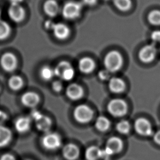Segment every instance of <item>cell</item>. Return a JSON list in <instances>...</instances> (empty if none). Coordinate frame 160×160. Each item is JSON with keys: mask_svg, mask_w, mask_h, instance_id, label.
Masks as SVG:
<instances>
[{"mask_svg": "<svg viewBox=\"0 0 160 160\" xmlns=\"http://www.w3.org/2000/svg\"><path fill=\"white\" fill-rule=\"evenodd\" d=\"M147 19L150 24L154 26H160V10L154 9L150 11Z\"/></svg>", "mask_w": 160, "mask_h": 160, "instance_id": "28", "label": "cell"}, {"mask_svg": "<svg viewBox=\"0 0 160 160\" xmlns=\"http://www.w3.org/2000/svg\"><path fill=\"white\" fill-rule=\"evenodd\" d=\"M123 63V58L120 52L112 50L105 56L104 64L106 69L114 73L121 68Z\"/></svg>", "mask_w": 160, "mask_h": 160, "instance_id": "2", "label": "cell"}, {"mask_svg": "<svg viewBox=\"0 0 160 160\" xmlns=\"http://www.w3.org/2000/svg\"><path fill=\"white\" fill-rule=\"evenodd\" d=\"M8 119V115L6 112L0 110V123L5 122Z\"/></svg>", "mask_w": 160, "mask_h": 160, "instance_id": "35", "label": "cell"}, {"mask_svg": "<svg viewBox=\"0 0 160 160\" xmlns=\"http://www.w3.org/2000/svg\"><path fill=\"white\" fill-rule=\"evenodd\" d=\"M12 139V132L5 126L0 124V148L6 147Z\"/></svg>", "mask_w": 160, "mask_h": 160, "instance_id": "19", "label": "cell"}, {"mask_svg": "<svg viewBox=\"0 0 160 160\" xmlns=\"http://www.w3.org/2000/svg\"><path fill=\"white\" fill-rule=\"evenodd\" d=\"M73 114L76 121L80 123H85L91 120L93 117V112L89 106L81 104L76 107Z\"/></svg>", "mask_w": 160, "mask_h": 160, "instance_id": "8", "label": "cell"}, {"mask_svg": "<svg viewBox=\"0 0 160 160\" xmlns=\"http://www.w3.org/2000/svg\"><path fill=\"white\" fill-rule=\"evenodd\" d=\"M82 2L69 1L65 3L62 9V14L65 19L74 20L80 17L82 10Z\"/></svg>", "mask_w": 160, "mask_h": 160, "instance_id": "1", "label": "cell"}, {"mask_svg": "<svg viewBox=\"0 0 160 160\" xmlns=\"http://www.w3.org/2000/svg\"><path fill=\"white\" fill-rule=\"evenodd\" d=\"M52 30L55 37L61 40L67 38L70 33L69 28L65 24L61 22L54 24Z\"/></svg>", "mask_w": 160, "mask_h": 160, "instance_id": "15", "label": "cell"}, {"mask_svg": "<svg viewBox=\"0 0 160 160\" xmlns=\"http://www.w3.org/2000/svg\"><path fill=\"white\" fill-rule=\"evenodd\" d=\"M108 112L114 117H122L128 112V104L124 100L115 98L111 100L107 106Z\"/></svg>", "mask_w": 160, "mask_h": 160, "instance_id": "4", "label": "cell"}, {"mask_svg": "<svg viewBox=\"0 0 160 160\" xmlns=\"http://www.w3.org/2000/svg\"><path fill=\"white\" fill-rule=\"evenodd\" d=\"M11 27L7 22L0 19V41H4L11 35Z\"/></svg>", "mask_w": 160, "mask_h": 160, "instance_id": "24", "label": "cell"}, {"mask_svg": "<svg viewBox=\"0 0 160 160\" xmlns=\"http://www.w3.org/2000/svg\"><path fill=\"white\" fill-rule=\"evenodd\" d=\"M83 90L80 85L73 83L67 87L66 95L69 99L76 101L80 99L83 95Z\"/></svg>", "mask_w": 160, "mask_h": 160, "instance_id": "16", "label": "cell"}, {"mask_svg": "<svg viewBox=\"0 0 160 160\" xmlns=\"http://www.w3.org/2000/svg\"><path fill=\"white\" fill-rule=\"evenodd\" d=\"M30 118L27 117H20L16 119L14 122V128L18 133H24L30 130L31 127Z\"/></svg>", "mask_w": 160, "mask_h": 160, "instance_id": "14", "label": "cell"}, {"mask_svg": "<svg viewBox=\"0 0 160 160\" xmlns=\"http://www.w3.org/2000/svg\"><path fill=\"white\" fill-rule=\"evenodd\" d=\"M39 101V96L37 93L33 92H26L21 97L22 104L28 108L35 107Z\"/></svg>", "mask_w": 160, "mask_h": 160, "instance_id": "13", "label": "cell"}, {"mask_svg": "<svg viewBox=\"0 0 160 160\" xmlns=\"http://www.w3.org/2000/svg\"><path fill=\"white\" fill-rule=\"evenodd\" d=\"M63 156L67 160H76L79 155V150L73 144H68L62 149Z\"/></svg>", "mask_w": 160, "mask_h": 160, "instance_id": "18", "label": "cell"}, {"mask_svg": "<svg viewBox=\"0 0 160 160\" xmlns=\"http://www.w3.org/2000/svg\"><path fill=\"white\" fill-rule=\"evenodd\" d=\"M104 1H109V0H104Z\"/></svg>", "mask_w": 160, "mask_h": 160, "instance_id": "40", "label": "cell"}, {"mask_svg": "<svg viewBox=\"0 0 160 160\" xmlns=\"http://www.w3.org/2000/svg\"><path fill=\"white\" fill-rule=\"evenodd\" d=\"M112 2L114 6L121 12H128L132 8V0H112Z\"/></svg>", "mask_w": 160, "mask_h": 160, "instance_id": "25", "label": "cell"}, {"mask_svg": "<svg viewBox=\"0 0 160 160\" xmlns=\"http://www.w3.org/2000/svg\"><path fill=\"white\" fill-rule=\"evenodd\" d=\"M0 65L4 71L13 72L17 68V58L12 52H4L0 58Z\"/></svg>", "mask_w": 160, "mask_h": 160, "instance_id": "6", "label": "cell"}, {"mask_svg": "<svg viewBox=\"0 0 160 160\" xmlns=\"http://www.w3.org/2000/svg\"><path fill=\"white\" fill-rule=\"evenodd\" d=\"M151 38L154 42H160V31H154L152 33Z\"/></svg>", "mask_w": 160, "mask_h": 160, "instance_id": "32", "label": "cell"}, {"mask_svg": "<svg viewBox=\"0 0 160 160\" xmlns=\"http://www.w3.org/2000/svg\"><path fill=\"white\" fill-rule=\"evenodd\" d=\"M134 127L137 133L142 136H150L153 133L151 123L145 118H142L136 120Z\"/></svg>", "mask_w": 160, "mask_h": 160, "instance_id": "10", "label": "cell"}, {"mask_svg": "<svg viewBox=\"0 0 160 160\" xmlns=\"http://www.w3.org/2000/svg\"><path fill=\"white\" fill-rule=\"evenodd\" d=\"M111 72L108 71L107 69H103V70H101L99 73H98V77L101 80H110L111 79L110 77V74Z\"/></svg>", "mask_w": 160, "mask_h": 160, "instance_id": "30", "label": "cell"}, {"mask_svg": "<svg viewBox=\"0 0 160 160\" xmlns=\"http://www.w3.org/2000/svg\"><path fill=\"white\" fill-rule=\"evenodd\" d=\"M39 74L41 78L43 80L49 81L55 76L54 68L48 66H45L41 69Z\"/></svg>", "mask_w": 160, "mask_h": 160, "instance_id": "27", "label": "cell"}, {"mask_svg": "<svg viewBox=\"0 0 160 160\" xmlns=\"http://www.w3.org/2000/svg\"><path fill=\"white\" fill-rule=\"evenodd\" d=\"M110 122L108 118L103 116H100L96 119L95 128L100 132H105L110 127Z\"/></svg>", "mask_w": 160, "mask_h": 160, "instance_id": "26", "label": "cell"}, {"mask_svg": "<svg viewBox=\"0 0 160 160\" xmlns=\"http://www.w3.org/2000/svg\"><path fill=\"white\" fill-rule=\"evenodd\" d=\"M0 160H16L15 157L12 154L6 153L2 155L0 158Z\"/></svg>", "mask_w": 160, "mask_h": 160, "instance_id": "33", "label": "cell"}, {"mask_svg": "<svg viewBox=\"0 0 160 160\" xmlns=\"http://www.w3.org/2000/svg\"><path fill=\"white\" fill-rule=\"evenodd\" d=\"M8 15L12 21L20 23L25 19L26 11L21 4H10L8 9Z\"/></svg>", "mask_w": 160, "mask_h": 160, "instance_id": "9", "label": "cell"}, {"mask_svg": "<svg viewBox=\"0 0 160 160\" xmlns=\"http://www.w3.org/2000/svg\"></svg>", "mask_w": 160, "mask_h": 160, "instance_id": "42", "label": "cell"}, {"mask_svg": "<svg viewBox=\"0 0 160 160\" xmlns=\"http://www.w3.org/2000/svg\"><path fill=\"white\" fill-rule=\"evenodd\" d=\"M98 1V0H82V3L83 5L92 7L96 5Z\"/></svg>", "mask_w": 160, "mask_h": 160, "instance_id": "34", "label": "cell"}, {"mask_svg": "<svg viewBox=\"0 0 160 160\" xmlns=\"http://www.w3.org/2000/svg\"><path fill=\"white\" fill-rule=\"evenodd\" d=\"M55 24V23H54V22H52V20H48L45 22V27L47 29L52 30Z\"/></svg>", "mask_w": 160, "mask_h": 160, "instance_id": "36", "label": "cell"}, {"mask_svg": "<svg viewBox=\"0 0 160 160\" xmlns=\"http://www.w3.org/2000/svg\"><path fill=\"white\" fill-rule=\"evenodd\" d=\"M10 4H21L24 0H8Z\"/></svg>", "mask_w": 160, "mask_h": 160, "instance_id": "38", "label": "cell"}, {"mask_svg": "<svg viewBox=\"0 0 160 160\" xmlns=\"http://www.w3.org/2000/svg\"><path fill=\"white\" fill-rule=\"evenodd\" d=\"M42 144L46 149L54 150L60 147L61 139L56 133L47 132L42 139Z\"/></svg>", "mask_w": 160, "mask_h": 160, "instance_id": "7", "label": "cell"}, {"mask_svg": "<svg viewBox=\"0 0 160 160\" xmlns=\"http://www.w3.org/2000/svg\"><path fill=\"white\" fill-rule=\"evenodd\" d=\"M23 79L20 76L13 75L9 78L8 85L10 89L13 91H17L22 89L23 86Z\"/></svg>", "mask_w": 160, "mask_h": 160, "instance_id": "23", "label": "cell"}, {"mask_svg": "<svg viewBox=\"0 0 160 160\" xmlns=\"http://www.w3.org/2000/svg\"><path fill=\"white\" fill-rule=\"evenodd\" d=\"M1 10H0V17H1Z\"/></svg>", "mask_w": 160, "mask_h": 160, "instance_id": "39", "label": "cell"}, {"mask_svg": "<svg viewBox=\"0 0 160 160\" xmlns=\"http://www.w3.org/2000/svg\"><path fill=\"white\" fill-rule=\"evenodd\" d=\"M154 141L157 144L160 145V130L157 131L154 134Z\"/></svg>", "mask_w": 160, "mask_h": 160, "instance_id": "37", "label": "cell"}, {"mask_svg": "<svg viewBox=\"0 0 160 160\" xmlns=\"http://www.w3.org/2000/svg\"><path fill=\"white\" fill-rule=\"evenodd\" d=\"M109 88L113 93H121L125 89V83L121 78L118 77L111 78L109 82Z\"/></svg>", "mask_w": 160, "mask_h": 160, "instance_id": "21", "label": "cell"}, {"mask_svg": "<svg viewBox=\"0 0 160 160\" xmlns=\"http://www.w3.org/2000/svg\"><path fill=\"white\" fill-rule=\"evenodd\" d=\"M31 118L35 121L38 130L44 132H48L50 130L52 124V120L38 110H32L31 112Z\"/></svg>", "mask_w": 160, "mask_h": 160, "instance_id": "5", "label": "cell"}, {"mask_svg": "<svg viewBox=\"0 0 160 160\" xmlns=\"http://www.w3.org/2000/svg\"><path fill=\"white\" fill-rule=\"evenodd\" d=\"M44 12L49 17H55L58 14L60 7L56 0H47L44 3Z\"/></svg>", "mask_w": 160, "mask_h": 160, "instance_id": "17", "label": "cell"}, {"mask_svg": "<svg viewBox=\"0 0 160 160\" xmlns=\"http://www.w3.org/2000/svg\"><path fill=\"white\" fill-rule=\"evenodd\" d=\"M63 85L60 81L56 80L52 84V88L53 90L55 92H60L62 89Z\"/></svg>", "mask_w": 160, "mask_h": 160, "instance_id": "31", "label": "cell"}, {"mask_svg": "<svg viewBox=\"0 0 160 160\" xmlns=\"http://www.w3.org/2000/svg\"><path fill=\"white\" fill-rule=\"evenodd\" d=\"M0 90H1V87H0Z\"/></svg>", "mask_w": 160, "mask_h": 160, "instance_id": "41", "label": "cell"}, {"mask_svg": "<svg viewBox=\"0 0 160 160\" xmlns=\"http://www.w3.org/2000/svg\"><path fill=\"white\" fill-rule=\"evenodd\" d=\"M157 49L154 44H149L143 47L139 50L138 57L139 60L143 63L152 62L156 57Z\"/></svg>", "mask_w": 160, "mask_h": 160, "instance_id": "12", "label": "cell"}, {"mask_svg": "<svg viewBox=\"0 0 160 160\" xmlns=\"http://www.w3.org/2000/svg\"><path fill=\"white\" fill-rule=\"evenodd\" d=\"M123 148V143L117 137H112L107 142L106 149L103 150L104 155H112L121 152Z\"/></svg>", "mask_w": 160, "mask_h": 160, "instance_id": "11", "label": "cell"}, {"mask_svg": "<svg viewBox=\"0 0 160 160\" xmlns=\"http://www.w3.org/2000/svg\"><path fill=\"white\" fill-rule=\"evenodd\" d=\"M103 156V150L96 146H91L88 148L85 153L87 160H98Z\"/></svg>", "mask_w": 160, "mask_h": 160, "instance_id": "22", "label": "cell"}, {"mask_svg": "<svg viewBox=\"0 0 160 160\" xmlns=\"http://www.w3.org/2000/svg\"><path fill=\"white\" fill-rule=\"evenodd\" d=\"M78 67L80 71L83 73H90L95 69V63L92 58L85 57L80 59Z\"/></svg>", "mask_w": 160, "mask_h": 160, "instance_id": "20", "label": "cell"}, {"mask_svg": "<svg viewBox=\"0 0 160 160\" xmlns=\"http://www.w3.org/2000/svg\"><path fill=\"white\" fill-rule=\"evenodd\" d=\"M55 76L62 80L69 81L74 77L75 72L72 65L67 61H61L54 68Z\"/></svg>", "mask_w": 160, "mask_h": 160, "instance_id": "3", "label": "cell"}, {"mask_svg": "<svg viewBox=\"0 0 160 160\" xmlns=\"http://www.w3.org/2000/svg\"><path fill=\"white\" fill-rule=\"evenodd\" d=\"M116 128L118 132L122 134H127L130 132L131 125L129 122L125 120L119 121L117 123Z\"/></svg>", "mask_w": 160, "mask_h": 160, "instance_id": "29", "label": "cell"}]
</instances>
